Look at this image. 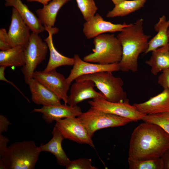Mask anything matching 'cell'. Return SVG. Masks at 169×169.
<instances>
[{
    "instance_id": "2e32d148",
    "label": "cell",
    "mask_w": 169,
    "mask_h": 169,
    "mask_svg": "<svg viewBox=\"0 0 169 169\" xmlns=\"http://www.w3.org/2000/svg\"><path fill=\"white\" fill-rule=\"evenodd\" d=\"M133 105L139 111L145 115L169 113V90L164 88L161 93L147 101Z\"/></svg>"
},
{
    "instance_id": "3957f363",
    "label": "cell",
    "mask_w": 169,
    "mask_h": 169,
    "mask_svg": "<svg viewBox=\"0 0 169 169\" xmlns=\"http://www.w3.org/2000/svg\"><path fill=\"white\" fill-rule=\"evenodd\" d=\"M32 141L14 142L0 153L6 169H34L41 152Z\"/></svg>"
},
{
    "instance_id": "e0dca14e",
    "label": "cell",
    "mask_w": 169,
    "mask_h": 169,
    "mask_svg": "<svg viewBox=\"0 0 169 169\" xmlns=\"http://www.w3.org/2000/svg\"><path fill=\"white\" fill-rule=\"evenodd\" d=\"M28 85L32 100L35 104L43 105L61 104L60 100L54 93L36 79L32 78Z\"/></svg>"
},
{
    "instance_id": "52a82bcc",
    "label": "cell",
    "mask_w": 169,
    "mask_h": 169,
    "mask_svg": "<svg viewBox=\"0 0 169 169\" xmlns=\"http://www.w3.org/2000/svg\"><path fill=\"white\" fill-rule=\"evenodd\" d=\"M48 49L47 43L38 34L32 32L28 44L25 49V63L21 69L27 84L33 78L38 66L46 59Z\"/></svg>"
},
{
    "instance_id": "d6a6232c",
    "label": "cell",
    "mask_w": 169,
    "mask_h": 169,
    "mask_svg": "<svg viewBox=\"0 0 169 169\" xmlns=\"http://www.w3.org/2000/svg\"><path fill=\"white\" fill-rule=\"evenodd\" d=\"M6 67L4 66H0V80H1L6 81L13 85L14 88H15L21 94V95L25 97L26 100L29 102H30L29 100L24 95L23 93L11 81H10L7 79L5 77L4 74V70Z\"/></svg>"
},
{
    "instance_id": "603a6c76",
    "label": "cell",
    "mask_w": 169,
    "mask_h": 169,
    "mask_svg": "<svg viewBox=\"0 0 169 169\" xmlns=\"http://www.w3.org/2000/svg\"><path fill=\"white\" fill-rule=\"evenodd\" d=\"M169 28V19L167 20L165 15H162L154 26V30L157 33L149 40L148 47L144 53L145 54L169 43L168 35Z\"/></svg>"
},
{
    "instance_id": "8992f818",
    "label": "cell",
    "mask_w": 169,
    "mask_h": 169,
    "mask_svg": "<svg viewBox=\"0 0 169 169\" xmlns=\"http://www.w3.org/2000/svg\"><path fill=\"white\" fill-rule=\"evenodd\" d=\"M77 117L92 137L96 131L103 128L125 125L132 121L129 119L103 112L92 107Z\"/></svg>"
},
{
    "instance_id": "5b68a950",
    "label": "cell",
    "mask_w": 169,
    "mask_h": 169,
    "mask_svg": "<svg viewBox=\"0 0 169 169\" xmlns=\"http://www.w3.org/2000/svg\"><path fill=\"white\" fill-rule=\"evenodd\" d=\"M86 80L93 81L95 86L108 101L122 102L127 99L126 93L123 88V80L120 77L114 76L111 72L102 71L84 75L75 79V81Z\"/></svg>"
},
{
    "instance_id": "7a4b0ae2",
    "label": "cell",
    "mask_w": 169,
    "mask_h": 169,
    "mask_svg": "<svg viewBox=\"0 0 169 169\" xmlns=\"http://www.w3.org/2000/svg\"><path fill=\"white\" fill-rule=\"evenodd\" d=\"M143 24V19H138L129 23L116 36L122 46V58L119 64L120 70L123 72H137L139 56L148 49L151 36L144 33Z\"/></svg>"
},
{
    "instance_id": "8fae6325",
    "label": "cell",
    "mask_w": 169,
    "mask_h": 169,
    "mask_svg": "<svg viewBox=\"0 0 169 169\" xmlns=\"http://www.w3.org/2000/svg\"><path fill=\"white\" fill-rule=\"evenodd\" d=\"M30 30L18 11L13 8L10 24L8 32L9 43L11 47L20 46L25 49L29 43Z\"/></svg>"
},
{
    "instance_id": "f546056e",
    "label": "cell",
    "mask_w": 169,
    "mask_h": 169,
    "mask_svg": "<svg viewBox=\"0 0 169 169\" xmlns=\"http://www.w3.org/2000/svg\"><path fill=\"white\" fill-rule=\"evenodd\" d=\"M8 36V33L5 28H2L0 29V49L6 51L11 49Z\"/></svg>"
},
{
    "instance_id": "d4e9b609",
    "label": "cell",
    "mask_w": 169,
    "mask_h": 169,
    "mask_svg": "<svg viewBox=\"0 0 169 169\" xmlns=\"http://www.w3.org/2000/svg\"><path fill=\"white\" fill-rule=\"evenodd\" d=\"M147 0H124L115 5L113 9L106 15L108 18L124 17L143 7Z\"/></svg>"
},
{
    "instance_id": "cb8c5ba5",
    "label": "cell",
    "mask_w": 169,
    "mask_h": 169,
    "mask_svg": "<svg viewBox=\"0 0 169 169\" xmlns=\"http://www.w3.org/2000/svg\"><path fill=\"white\" fill-rule=\"evenodd\" d=\"M25 49L20 46L11 48L6 51H0V66L18 67L25 63Z\"/></svg>"
},
{
    "instance_id": "9c48e42d",
    "label": "cell",
    "mask_w": 169,
    "mask_h": 169,
    "mask_svg": "<svg viewBox=\"0 0 169 169\" xmlns=\"http://www.w3.org/2000/svg\"><path fill=\"white\" fill-rule=\"evenodd\" d=\"M55 126L60 131L64 139L77 143L95 146L92 136L82 123L76 117H70L56 121Z\"/></svg>"
},
{
    "instance_id": "8d00e7d4",
    "label": "cell",
    "mask_w": 169,
    "mask_h": 169,
    "mask_svg": "<svg viewBox=\"0 0 169 169\" xmlns=\"http://www.w3.org/2000/svg\"><path fill=\"white\" fill-rule=\"evenodd\" d=\"M113 3L115 4H116L122 2L124 0H111Z\"/></svg>"
},
{
    "instance_id": "74e56055",
    "label": "cell",
    "mask_w": 169,
    "mask_h": 169,
    "mask_svg": "<svg viewBox=\"0 0 169 169\" xmlns=\"http://www.w3.org/2000/svg\"><path fill=\"white\" fill-rule=\"evenodd\" d=\"M168 38L169 39V29L168 30Z\"/></svg>"
},
{
    "instance_id": "7402d4cb",
    "label": "cell",
    "mask_w": 169,
    "mask_h": 169,
    "mask_svg": "<svg viewBox=\"0 0 169 169\" xmlns=\"http://www.w3.org/2000/svg\"><path fill=\"white\" fill-rule=\"evenodd\" d=\"M146 64L151 68V73L156 76L160 71L169 69V43L152 51Z\"/></svg>"
},
{
    "instance_id": "6da1fadb",
    "label": "cell",
    "mask_w": 169,
    "mask_h": 169,
    "mask_svg": "<svg viewBox=\"0 0 169 169\" xmlns=\"http://www.w3.org/2000/svg\"><path fill=\"white\" fill-rule=\"evenodd\" d=\"M169 148V135L159 126L144 122L133 131L128 160L142 161L161 158Z\"/></svg>"
},
{
    "instance_id": "7c38bea8",
    "label": "cell",
    "mask_w": 169,
    "mask_h": 169,
    "mask_svg": "<svg viewBox=\"0 0 169 169\" xmlns=\"http://www.w3.org/2000/svg\"><path fill=\"white\" fill-rule=\"evenodd\" d=\"M73 58L74 62L73 67L66 78L67 81L70 85L72 81L82 75L102 71L113 72L120 70L119 63L108 64L92 63L82 60L77 54H75Z\"/></svg>"
},
{
    "instance_id": "83f0119b",
    "label": "cell",
    "mask_w": 169,
    "mask_h": 169,
    "mask_svg": "<svg viewBox=\"0 0 169 169\" xmlns=\"http://www.w3.org/2000/svg\"><path fill=\"white\" fill-rule=\"evenodd\" d=\"M84 19L87 21L94 16L98 10L94 0H76Z\"/></svg>"
},
{
    "instance_id": "ac0fdd59",
    "label": "cell",
    "mask_w": 169,
    "mask_h": 169,
    "mask_svg": "<svg viewBox=\"0 0 169 169\" xmlns=\"http://www.w3.org/2000/svg\"><path fill=\"white\" fill-rule=\"evenodd\" d=\"M48 36L44 39L47 43L50 52V57L48 62L45 68L43 71L48 72L62 66L73 65L74 64L73 57L71 58L64 56L56 49L53 41V36L57 33L59 29L53 27L47 29Z\"/></svg>"
},
{
    "instance_id": "d590c367",
    "label": "cell",
    "mask_w": 169,
    "mask_h": 169,
    "mask_svg": "<svg viewBox=\"0 0 169 169\" xmlns=\"http://www.w3.org/2000/svg\"><path fill=\"white\" fill-rule=\"evenodd\" d=\"M52 0H26L27 2H36L42 4L43 5L47 4Z\"/></svg>"
},
{
    "instance_id": "e575fe53",
    "label": "cell",
    "mask_w": 169,
    "mask_h": 169,
    "mask_svg": "<svg viewBox=\"0 0 169 169\" xmlns=\"http://www.w3.org/2000/svg\"><path fill=\"white\" fill-rule=\"evenodd\" d=\"M163 164V169H169V148L161 157Z\"/></svg>"
},
{
    "instance_id": "f1b7e54d",
    "label": "cell",
    "mask_w": 169,
    "mask_h": 169,
    "mask_svg": "<svg viewBox=\"0 0 169 169\" xmlns=\"http://www.w3.org/2000/svg\"><path fill=\"white\" fill-rule=\"evenodd\" d=\"M66 169H96L92 165L90 159L80 158L71 161L66 166Z\"/></svg>"
},
{
    "instance_id": "ba28073f",
    "label": "cell",
    "mask_w": 169,
    "mask_h": 169,
    "mask_svg": "<svg viewBox=\"0 0 169 169\" xmlns=\"http://www.w3.org/2000/svg\"><path fill=\"white\" fill-rule=\"evenodd\" d=\"M91 107L137 122L142 120L146 115L139 111L135 106L129 103L127 99L123 102H112L104 99H94L88 101Z\"/></svg>"
},
{
    "instance_id": "d6986e66",
    "label": "cell",
    "mask_w": 169,
    "mask_h": 169,
    "mask_svg": "<svg viewBox=\"0 0 169 169\" xmlns=\"http://www.w3.org/2000/svg\"><path fill=\"white\" fill-rule=\"evenodd\" d=\"M53 137L45 144H41L39 146L41 152L46 151L53 154L56 157L59 165L66 166L71 161L63 149L62 143L64 139L62 134L55 126L52 132Z\"/></svg>"
},
{
    "instance_id": "5bb4252c",
    "label": "cell",
    "mask_w": 169,
    "mask_h": 169,
    "mask_svg": "<svg viewBox=\"0 0 169 169\" xmlns=\"http://www.w3.org/2000/svg\"><path fill=\"white\" fill-rule=\"evenodd\" d=\"M94 82L90 80L75 81L72 85L67 104L72 106L77 105L81 102L89 99H104V95L100 92L96 91Z\"/></svg>"
},
{
    "instance_id": "9a60e30c",
    "label": "cell",
    "mask_w": 169,
    "mask_h": 169,
    "mask_svg": "<svg viewBox=\"0 0 169 169\" xmlns=\"http://www.w3.org/2000/svg\"><path fill=\"white\" fill-rule=\"evenodd\" d=\"M33 112L42 113V118L48 124L63 118L76 117L82 113L79 106H72L64 104L59 105H43L40 108H34Z\"/></svg>"
},
{
    "instance_id": "44dd1931",
    "label": "cell",
    "mask_w": 169,
    "mask_h": 169,
    "mask_svg": "<svg viewBox=\"0 0 169 169\" xmlns=\"http://www.w3.org/2000/svg\"><path fill=\"white\" fill-rule=\"evenodd\" d=\"M71 0H52L36 13L41 23L46 29L54 27L57 13L60 8Z\"/></svg>"
},
{
    "instance_id": "836d02e7",
    "label": "cell",
    "mask_w": 169,
    "mask_h": 169,
    "mask_svg": "<svg viewBox=\"0 0 169 169\" xmlns=\"http://www.w3.org/2000/svg\"><path fill=\"white\" fill-rule=\"evenodd\" d=\"M9 141V139L6 136L0 133V153L3 152L8 147L7 144Z\"/></svg>"
},
{
    "instance_id": "ffe728a7",
    "label": "cell",
    "mask_w": 169,
    "mask_h": 169,
    "mask_svg": "<svg viewBox=\"0 0 169 169\" xmlns=\"http://www.w3.org/2000/svg\"><path fill=\"white\" fill-rule=\"evenodd\" d=\"M5 7H12L18 11L32 32L39 34L45 30L38 18L21 0H5Z\"/></svg>"
},
{
    "instance_id": "4fadbf2b",
    "label": "cell",
    "mask_w": 169,
    "mask_h": 169,
    "mask_svg": "<svg viewBox=\"0 0 169 169\" xmlns=\"http://www.w3.org/2000/svg\"><path fill=\"white\" fill-rule=\"evenodd\" d=\"M129 25L125 22L114 24L106 21L99 14L97 13L84 23L83 32L86 37L90 39L106 33L121 32Z\"/></svg>"
},
{
    "instance_id": "1f68e13d",
    "label": "cell",
    "mask_w": 169,
    "mask_h": 169,
    "mask_svg": "<svg viewBox=\"0 0 169 169\" xmlns=\"http://www.w3.org/2000/svg\"><path fill=\"white\" fill-rule=\"evenodd\" d=\"M11 124L6 117L3 115H0V133L7 131L9 126Z\"/></svg>"
},
{
    "instance_id": "277c9868",
    "label": "cell",
    "mask_w": 169,
    "mask_h": 169,
    "mask_svg": "<svg viewBox=\"0 0 169 169\" xmlns=\"http://www.w3.org/2000/svg\"><path fill=\"white\" fill-rule=\"evenodd\" d=\"M93 52L83 58L85 61L108 64L119 63L122 55L121 43L114 34L103 33L94 38Z\"/></svg>"
},
{
    "instance_id": "484cf974",
    "label": "cell",
    "mask_w": 169,
    "mask_h": 169,
    "mask_svg": "<svg viewBox=\"0 0 169 169\" xmlns=\"http://www.w3.org/2000/svg\"><path fill=\"white\" fill-rule=\"evenodd\" d=\"M142 120L144 122L156 124L169 135V113L164 112L146 115Z\"/></svg>"
},
{
    "instance_id": "4dcf8cb0",
    "label": "cell",
    "mask_w": 169,
    "mask_h": 169,
    "mask_svg": "<svg viewBox=\"0 0 169 169\" xmlns=\"http://www.w3.org/2000/svg\"><path fill=\"white\" fill-rule=\"evenodd\" d=\"M162 71L158 77L157 83L163 89L167 88L169 90V69Z\"/></svg>"
},
{
    "instance_id": "4316f807",
    "label": "cell",
    "mask_w": 169,
    "mask_h": 169,
    "mask_svg": "<svg viewBox=\"0 0 169 169\" xmlns=\"http://www.w3.org/2000/svg\"><path fill=\"white\" fill-rule=\"evenodd\" d=\"M129 169H163L161 158L142 161L128 160Z\"/></svg>"
},
{
    "instance_id": "30bf717a",
    "label": "cell",
    "mask_w": 169,
    "mask_h": 169,
    "mask_svg": "<svg viewBox=\"0 0 169 169\" xmlns=\"http://www.w3.org/2000/svg\"><path fill=\"white\" fill-rule=\"evenodd\" d=\"M33 78L36 79L54 93L64 104H67V92L70 85L66 78L56 69L48 72L35 70Z\"/></svg>"
}]
</instances>
